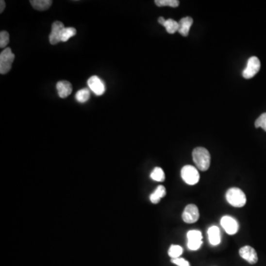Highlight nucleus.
I'll use <instances>...</instances> for the list:
<instances>
[{"instance_id":"f257e3e1","label":"nucleus","mask_w":266,"mask_h":266,"mask_svg":"<svg viewBox=\"0 0 266 266\" xmlns=\"http://www.w3.org/2000/svg\"><path fill=\"white\" fill-rule=\"evenodd\" d=\"M192 159L199 170H208L211 164V156L209 151L204 147H196L192 152Z\"/></svg>"},{"instance_id":"f03ea898","label":"nucleus","mask_w":266,"mask_h":266,"mask_svg":"<svg viewBox=\"0 0 266 266\" xmlns=\"http://www.w3.org/2000/svg\"><path fill=\"white\" fill-rule=\"evenodd\" d=\"M226 200L234 207H243L246 205V196L244 192L237 187H232L226 192Z\"/></svg>"},{"instance_id":"7ed1b4c3","label":"nucleus","mask_w":266,"mask_h":266,"mask_svg":"<svg viewBox=\"0 0 266 266\" xmlns=\"http://www.w3.org/2000/svg\"><path fill=\"white\" fill-rule=\"evenodd\" d=\"M15 59V55L12 53L11 48H6L0 54V73L6 74L12 67V64Z\"/></svg>"},{"instance_id":"20e7f679","label":"nucleus","mask_w":266,"mask_h":266,"mask_svg":"<svg viewBox=\"0 0 266 266\" xmlns=\"http://www.w3.org/2000/svg\"><path fill=\"white\" fill-rule=\"evenodd\" d=\"M181 178L187 184L195 185L199 182L200 174L197 168L193 166L186 165L181 169Z\"/></svg>"},{"instance_id":"39448f33","label":"nucleus","mask_w":266,"mask_h":266,"mask_svg":"<svg viewBox=\"0 0 266 266\" xmlns=\"http://www.w3.org/2000/svg\"><path fill=\"white\" fill-rule=\"evenodd\" d=\"M260 59L256 56H252L248 60L247 66L243 71V76L246 79H250L254 77L260 70Z\"/></svg>"},{"instance_id":"423d86ee","label":"nucleus","mask_w":266,"mask_h":266,"mask_svg":"<svg viewBox=\"0 0 266 266\" xmlns=\"http://www.w3.org/2000/svg\"><path fill=\"white\" fill-rule=\"evenodd\" d=\"M187 239L188 248L192 251L198 250L203 244V235L200 231L191 230L188 232Z\"/></svg>"},{"instance_id":"0eeeda50","label":"nucleus","mask_w":266,"mask_h":266,"mask_svg":"<svg viewBox=\"0 0 266 266\" xmlns=\"http://www.w3.org/2000/svg\"><path fill=\"white\" fill-rule=\"evenodd\" d=\"M199 217V210L195 204L187 205L183 212V220L186 223H196Z\"/></svg>"},{"instance_id":"6e6552de","label":"nucleus","mask_w":266,"mask_h":266,"mask_svg":"<svg viewBox=\"0 0 266 266\" xmlns=\"http://www.w3.org/2000/svg\"><path fill=\"white\" fill-rule=\"evenodd\" d=\"M222 227L224 229L225 232L230 235L235 234L239 229V224L237 220L231 216H224L220 220Z\"/></svg>"},{"instance_id":"1a4fd4ad","label":"nucleus","mask_w":266,"mask_h":266,"mask_svg":"<svg viewBox=\"0 0 266 266\" xmlns=\"http://www.w3.org/2000/svg\"><path fill=\"white\" fill-rule=\"evenodd\" d=\"M87 84L90 90L96 95L101 96L105 92V85L103 81L96 76H93L87 81Z\"/></svg>"},{"instance_id":"9d476101","label":"nucleus","mask_w":266,"mask_h":266,"mask_svg":"<svg viewBox=\"0 0 266 266\" xmlns=\"http://www.w3.org/2000/svg\"><path fill=\"white\" fill-rule=\"evenodd\" d=\"M239 254L243 260H246L250 264H255L258 261V257H257L255 249L251 246H243L240 249Z\"/></svg>"},{"instance_id":"9b49d317","label":"nucleus","mask_w":266,"mask_h":266,"mask_svg":"<svg viewBox=\"0 0 266 266\" xmlns=\"http://www.w3.org/2000/svg\"><path fill=\"white\" fill-rule=\"evenodd\" d=\"M65 28V25L62 22L56 21V22H53L52 25L51 33L49 36L50 43L54 45L62 42L61 36H62V31Z\"/></svg>"},{"instance_id":"f8f14e48","label":"nucleus","mask_w":266,"mask_h":266,"mask_svg":"<svg viewBox=\"0 0 266 266\" xmlns=\"http://www.w3.org/2000/svg\"><path fill=\"white\" fill-rule=\"evenodd\" d=\"M58 95L62 99H65L70 96L73 91V87L70 82L67 81H60L56 84Z\"/></svg>"},{"instance_id":"ddd939ff","label":"nucleus","mask_w":266,"mask_h":266,"mask_svg":"<svg viewBox=\"0 0 266 266\" xmlns=\"http://www.w3.org/2000/svg\"><path fill=\"white\" fill-rule=\"evenodd\" d=\"M178 24H179L178 33L183 36H187L189 35L191 27L193 24V19L190 17H186L182 18L178 22Z\"/></svg>"},{"instance_id":"4468645a","label":"nucleus","mask_w":266,"mask_h":266,"mask_svg":"<svg viewBox=\"0 0 266 266\" xmlns=\"http://www.w3.org/2000/svg\"><path fill=\"white\" fill-rule=\"evenodd\" d=\"M208 237L209 241L212 246H217L221 241L220 229L217 226H213L208 230Z\"/></svg>"},{"instance_id":"2eb2a0df","label":"nucleus","mask_w":266,"mask_h":266,"mask_svg":"<svg viewBox=\"0 0 266 266\" xmlns=\"http://www.w3.org/2000/svg\"><path fill=\"white\" fill-rule=\"evenodd\" d=\"M30 2L33 8L39 11H46L53 3L51 0H31Z\"/></svg>"},{"instance_id":"dca6fc26","label":"nucleus","mask_w":266,"mask_h":266,"mask_svg":"<svg viewBox=\"0 0 266 266\" xmlns=\"http://www.w3.org/2000/svg\"><path fill=\"white\" fill-rule=\"evenodd\" d=\"M166 194V190L165 187L164 186H158L156 189L151 194L150 200L152 203L157 204L159 203L161 198L165 197Z\"/></svg>"},{"instance_id":"f3484780","label":"nucleus","mask_w":266,"mask_h":266,"mask_svg":"<svg viewBox=\"0 0 266 266\" xmlns=\"http://www.w3.org/2000/svg\"><path fill=\"white\" fill-rule=\"evenodd\" d=\"M163 26L166 28L167 33H169L170 34H173L179 29L178 22H176L172 19H166L165 23L164 24Z\"/></svg>"},{"instance_id":"a211bd4d","label":"nucleus","mask_w":266,"mask_h":266,"mask_svg":"<svg viewBox=\"0 0 266 266\" xmlns=\"http://www.w3.org/2000/svg\"><path fill=\"white\" fill-rule=\"evenodd\" d=\"M90 97V90L84 88L79 90L76 94V101L79 103H85L88 101Z\"/></svg>"},{"instance_id":"6ab92c4d","label":"nucleus","mask_w":266,"mask_h":266,"mask_svg":"<svg viewBox=\"0 0 266 266\" xmlns=\"http://www.w3.org/2000/svg\"><path fill=\"white\" fill-rule=\"evenodd\" d=\"M76 28H72V27H68V28H64L62 33V36H61V40L62 42H66L68 41L70 38L73 36H76Z\"/></svg>"},{"instance_id":"aec40b11","label":"nucleus","mask_w":266,"mask_h":266,"mask_svg":"<svg viewBox=\"0 0 266 266\" xmlns=\"http://www.w3.org/2000/svg\"><path fill=\"white\" fill-rule=\"evenodd\" d=\"M183 249L181 246L178 245H172L169 248L168 254L172 259L179 258L182 255Z\"/></svg>"},{"instance_id":"412c9836","label":"nucleus","mask_w":266,"mask_h":266,"mask_svg":"<svg viewBox=\"0 0 266 266\" xmlns=\"http://www.w3.org/2000/svg\"><path fill=\"white\" fill-rule=\"evenodd\" d=\"M150 178L153 181L162 182L165 180V174L161 167H155L151 173Z\"/></svg>"},{"instance_id":"4be33fe9","label":"nucleus","mask_w":266,"mask_h":266,"mask_svg":"<svg viewBox=\"0 0 266 266\" xmlns=\"http://www.w3.org/2000/svg\"><path fill=\"white\" fill-rule=\"evenodd\" d=\"M155 3L158 7L169 6L172 8H177L180 5L178 0H155Z\"/></svg>"},{"instance_id":"5701e85b","label":"nucleus","mask_w":266,"mask_h":266,"mask_svg":"<svg viewBox=\"0 0 266 266\" xmlns=\"http://www.w3.org/2000/svg\"><path fill=\"white\" fill-rule=\"evenodd\" d=\"M10 42V36L7 31L0 33V48H4L8 45Z\"/></svg>"},{"instance_id":"b1692460","label":"nucleus","mask_w":266,"mask_h":266,"mask_svg":"<svg viewBox=\"0 0 266 266\" xmlns=\"http://www.w3.org/2000/svg\"><path fill=\"white\" fill-rule=\"evenodd\" d=\"M256 128L261 127L266 132V113H263L261 116L256 120L255 121Z\"/></svg>"},{"instance_id":"393cba45","label":"nucleus","mask_w":266,"mask_h":266,"mask_svg":"<svg viewBox=\"0 0 266 266\" xmlns=\"http://www.w3.org/2000/svg\"><path fill=\"white\" fill-rule=\"evenodd\" d=\"M171 262L173 264L176 265L178 266H190V264H189L187 260L183 258H181V257H179V258L172 259Z\"/></svg>"},{"instance_id":"a878e982","label":"nucleus","mask_w":266,"mask_h":266,"mask_svg":"<svg viewBox=\"0 0 266 266\" xmlns=\"http://www.w3.org/2000/svg\"><path fill=\"white\" fill-rule=\"evenodd\" d=\"M5 8V2L4 0H1L0 1V13L2 14Z\"/></svg>"},{"instance_id":"bb28decb","label":"nucleus","mask_w":266,"mask_h":266,"mask_svg":"<svg viewBox=\"0 0 266 266\" xmlns=\"http://www.w3.org/2000/svg\"><path fill=\"white\" fill-rule=\"evenodd\" d=\"M166 19H164L163 17H159V19H158V22H159L161 25H164V24L165 23Z\"/></svg>"}]
</instances>
